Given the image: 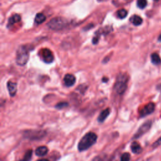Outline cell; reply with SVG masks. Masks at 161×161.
Here are the masks:
<instances>
[{
    "label": "cell",
    "instance_id": "1",
    "mask_svg": "<svg viewBox=\"0 0 161 161\" xmlns=\"http://www.w3.org/2000/svg\"><path fill=\"white\" fill-rule=\"evenodd\" d=\"M98 139L97 135L92 132H89L82 137L80 140L77 148L79 152H83L88 150L96 142Z\"/></svg>",
    "mask_w": 161,
    "mask_h": 161
},
{
    "label": "cell",
    "instance_id": "2",
    "mask_svg": "<svg viewBox=\"0 0 161 161\" xmlns=\"http://www.w3.org/2000/svg\"><path fill=\"white\" fill-rule=\"evenodd\" d=\"M128 77L126 74L120 73L117 77L115 85V90L118 94H122L126 91Z\"/></svg>",
    "mask_w": 161,
    "mask_h": 161
},
{
    "label": "cell",
    "instance_id": "3",
    "mask_svg": "<svg viewBox=\"0 0 161 161\" xmlns=\"http://www.w3.org/2000/svg\"><path fill=\"white\" fill-rule=\"evenodd\" d=\"M29 59V53L27 49L25 46L20 47L16 52V62L18 65H25Z\"/></svg>",
    "mask_w": 161,
    "mask_h": 161
},
{
    "label": "cell",
    "instance_id": "4",
    "mask_svg": "<svg viewBox=\"0 0 161 161\" xmlns=\"http://www.w3.org/2000/svg\"><path fill=\"white\" fill-rule=\"evenodd\" d=\"M68 21L64 18L56 17L49 21L47 26L53 30H61L68 25Z\"/></svg>",
    "mask_w": 161,
    "mask_h": 161
},
{
    "label": "cell",
    "instance_id": "5",
    "mask_svg": "<svg viewBox=\"0 0 161 161\" xmlns=\"http://www.w3.org/2000/svg\"><path fill=\"white\" fill-rule=\"evenodd\" d=\"M46 135V132L44 130H25L23 132V137L30 140H39L43 139Z\"/></svg>",
    "mask_w": 161,
    "mask_h": 161
},
{
    "label": "cell",
    "instance_id": "6",
    "mask_svg": "<svg viewBox=\"0 0 161 161\" xmlns=\"http://www.w3.org/2000/svg\"><path fill=\"white\" fill-rule=\"evenodd\" d=\"M152 126L151 121H147L144 123H143L140 128L137 130V132L134 134L133 137V139H137L141 137L143 135L146 134L148 131L150 130Z\"/></svg>",
    "mask_w": 161,
    "mask_h": 161
},
{
    "label": "cell",
    "instance_id": "7",
    "mask_svg": "<svg viewBox=\"0 0 161 161\" xmlns=\"http://www.w3.org/2000/svg\"><path fill=\"white\" fill-rule=\"evenodd\" d=\"M42 59H43L44 62L47 64L52 63L53 61V55L52 52L48 49H44L42 51Z\"/></svg>",
    "mask_w": 161,
    "mask_h": 161
},
{
    "label": "cell",
    "instance_id": "8",
    "mask_svg": "<svg viewBox=\"0 0 161 161\" xmlns=\"http://www.w3.org/2000/svg\"><path fill=\"white\" fill-rule=\"evenodd\" d=\"M155 110V104L153 103H149L145 105L140 111V116L144 117L148 115L151 114Z\"/></svg>",
    "mask_w": 161,
    "mask_h": 161
},
{
    "label": "cell",
    "instance_id": "9",
    "mask_svg": "<svg viewBox=\"0 0 161 161\" xmlns=\"http://www.w3.org/2000/svg\"><path fill=\"white\" fill-rule=\"evenodd\" d=\"M64 82L65 85L67 87L73 86L76 82V77L74 75L68 74L64 76Z\"/></svg>",
    "mask_w": 161,
    "mask_h": 161
},
{
    "label": "cell",
    "instance_id": "10",
    "mask_svg": "<svg viewBox=\"0 0 161 161\" xmlns=\"http://www.w3.org/2000/svg\"><path fill=\"white\" fill-rule=\"evenodd\" d=\"M8 90L9 91V94L11 97L15 96L17 92V84L15 82H13L11 81H9L7 84Z\"/></svg>",
    "mask_w": 161,
    "mask_h": 161
},
{
    "label": "cell",
    "instance_id": "11",
    "mask_svg": "<svg viewBox=\"0 0 161 161\" xmlns=\"http://www.w3.org/2000/svg\"><path fill=\"white\" fill-rule=\"evenodd\" d=\"M110 108H106V109L103 110L99 113V115L97 118L98 122L99 123L103 122L106 120V119L108 118V116L110 115Z\"/></svg>",
    "mask_w": 161,
    "mask_h": 161
},
{
    "label": "cell",
    "instance_id": "12",
    "mask_svg": "<svg viewBox=\"0 0 161 161\" xmlns=\"http://www.w3.org/2000/svg\"><path fill=\"white\" fill-rule=\"evenodd\" d=\"M49 149L46 146H40L35 150V154L39 157H43L48 153Z\"/></svg>",
    "mask_w": 161,
    "mask_h": 161
},
{
    "label": "cell",
    "instance_id": "13",
    "mask_svg": "<svg viewBox=\"0 0 161 161\" xmlns=\"http://www.w3.org/2000/svg\"><path fill=\"white\" fill-rule=\"evenodd\" d=\"M130 148H131V150H132V152L134 154H136L141 153L142 150L140 145L137 142H133L132 143V144H131Z\"/></svg>",
    "mask_w": 161,
    "mask_h": 161
},
{
    "label": "cell",
    "instance_id": "14",
    "mask_svg": "<svg viewBox=\"0 0 161 161\" xmlns=\"http://www.w3.org/2000/svg\"><path fill=\"white\" fill-rule=\"evenodd\" d=\"M20 20H21V17L19 15H18V14L13 15L12 16H11L8 20V27L12 26L13 25L15 24V23L19 22Z\"/></svg>",
    "mask_w": 161,
    "mask_h": 161
},
{
    "label": "cell",
    "instance_id": "15",
    "mask_svg": "<svg viewBox=\"0 0 161 161\" xmlns=\"http://www.w3.org/2000/svg\"><path fill=\"white\" fill-rule=\"evenodd\" d=\"M130 22H132L133 24L135 26H139L140 25L142 22H143V20L142 18L138 15H134L132 17H131L130 19Z\"/></svg>",
    "mask_w": 161,
    "mask_h": 161
},
{
    "label": "cell",
    "instance_id": "16",
    "mask_svg": "<svg viewBox=\"0 0 161 161\" xmlns=\"http://www.w3.org/2000/svg\"><path fill=\"white\" fill-rule=\"evenodd\" d=\"M46 20V17L43 13H38L37 14L36 16H35V22L37 23V24H42V23H44Z\"/></svg>",
    "mask_w": 161,
    "mask_h": 161
},
{
    "label": "cell",
    "instance_id": "17",
    "mask_svg": "<svg viewBox=\"0 0 161 161\" xmlns=\"http://www.w3.org/2000/svg\"><path fill=\"white\" fill-rule=\"evenodd\" d=\"M151 61L155 65H158L160 63L161 60L159 56L156 53H154L151 55Z\"/></svg>",
    "mask_w": 161,
    "mask_h": 161
},
{
    "label": "cell",
    "instance_id": "18",
    "mask_svg": "<svg viewBox=\"0 0 161 161\" xmlns=\"http://www.w3.org/2000/svg\"><path fill=\"white\" fill-rule=\"evenodd\" d=\"M116 15H117V16L118 18H120V19H123L127 16L128 12H127V11L126 10L120 9V10H119L117 11Z\"/></svg>",
    "mask_w": 161,
    "mask_h": 161
},
{
    "label": "cell",
    "instance_id": "19",
    "mask_svg": "<svg viewBox=\"0 0 161 161\" xmlns=\"http://www.w3.org/2000/svg\"><path fill=\"white\" fill-rule=\"evenodd\" d=\"M32 150H28L26 152L24 157L19 161H30L32 157Z\"/></svg>",
    "mask_w": 161,
    "mask_h": 161
},
{
    "label": "cell",
    "instance_id": "20",
    "mask_svg": "<svg viewBox=\"0 0 161 161\" xmlns=\"http://www.w3.org/2000/svg\"><path fill=\"white\" fill-rule=\"evenodd\" d=\"M137 4L139 8L144 9L147 7V0H137Z\"/></svg>",
    "mask_w": 161,
    "mask_h": 161
},
{
    "label": "cell",
    "instance_id": "21",
    "mask_svg": "<svg viewBox=\"0 0 161 161\" xmlns=\"http://www.w3.org/2000/svg\"><path fill=\"white\" fill-rule=\"evenodd\" d=\"M130 155L128 152L123 153L120 159V161H130Z\"/></svg>",
    "mask_w": 161,
    "mask_h": 161
},
{
    "label": "cell",
    "instance_id": "22",
    "mask_svg": "<svg viewBox=\"0 0 161 161\" xmlns=\"http://www.w3.org/2000/svg\"><path fill=\"white\" fill-rule=\"evenodd\" d=\"M68 103H66V102H61V103H59L58 104H57L56 105V108L57 109H59V110H61V109H63L64 108H65V107L68 106Z\"/></svg>",
    "mask_w": 161,
    "mask_h": 161
},
{
    "label": "cell",
    "instance_id": "23",
    "mask_svg": "<svg viewBox=\"0 0 161 161\" xmlns=\"http://www.w3.org/2000/svg\"><path fill=\"white\" fill-rule=\"evenodd\" d=\"M93 161H111V160L108 157H107L106 156H103V157L98 156V157H95Z\"/></svg>",
    "mask_w": 161,
    "mask_h": 161
},
{
    "label": "cell",
    "instance_id": "24",
    "mask_svg": "<svg viewBox=\"0 0 161 161\" xmlns=\"http://www.w3.org/2000/svg\"><path fill=\"white\" fill-rule=\"evenodd\" d=\"M161 145V137L152 145L153 147H157Z\"/></svg>",
    "mask_w": 161,
    "mask_h": 161
},
{
    "label": "cell",
    "instance_id": "25",
    "mask_svg": "<svg viewBox=\"0 0 161 161\" xmlns=\"http://www.w3.org/2000/svg\"><path fill=\"white\" fill-rule=\"evenodd\" d=\"M37 161H49L48 159H40L38 160Z\"/></svg>",
    "mask_w": 161,
    "mask_h": 161
},
{
    "label": "cell",
    "instance_id": "26",
    "mask_svg": "<svg viewBox=\"0 0 161 161\" xmlns=\"http://www.w3.org/2000/svg\"><path fill=\"white\" fill-rule=\"evenodd\" d=\"M158 40H159V42H161V35H160V36L158 38Z\"/></svg>",
    "mask_w": 161,
    "mask_h": 161
}]
</instances>
